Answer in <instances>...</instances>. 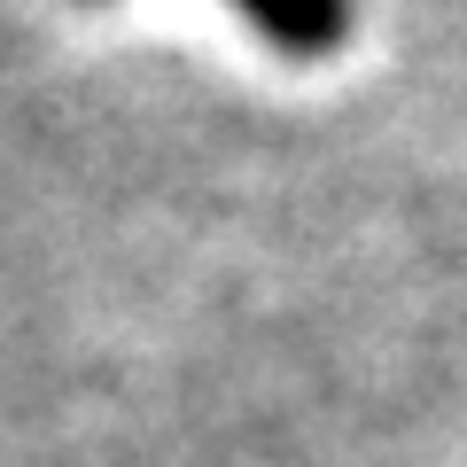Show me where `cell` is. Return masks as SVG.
<instances>
[{"instance_id": "6da1fadb", "label": "cell", "mask_w": 467, "mask_h": 467, "mask_svg": "<svg viewBox=\"0 0 467 467\" xmlns=\"http://www.w3.org/2000/svg\"><path fill=\"white\" fill-rule=\"evenodd\" d=\"M242 16L257 24V39L281 55H296V63H312V55H335L350 32V0H234Z\"/></svg>"}]
</instances>
